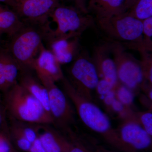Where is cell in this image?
<instances>
[{"instance_id": "obj_2", "label": "cell", "mask_w": 152, "mask_h": 152, "mask_svg": "<svg viewBox=\"0 0 152 152\" xmlns=\"http://www.w3.org/2000/svg\"><path fill=\"white\" fill-rule=\"evenodd\" d=\"M55 23V29L43 30L44 41L48 43L60 39L80 37L83 33L95 26L91 15L83 13L73 6L60 4L50 14L49 19Z\"/></svg>"}, {"instance_id": "obj_17", "label": "cell", "mask_w": 152, "mask_h": 152, "mask_svg": "<svg viewBox=\"0 0 152 152\" xmlns=\"http://www.w3.org/2000/svg\"><path fill=\"white\" fill-rule=\"evenodd\" d=\"M24 25L12 9L0 4V34H6L11 38Z\"/></svg>"}, {"instance_id": "obj_12", "label": "cell", "mask_w": 152, "mask_h": 152, "mask_svg": "<svg viewBox=\"0 0 152 152\" xmlns=\"http://www.w3.org/2000/svg\"><path fill=\"white\" fill-rule=\"evenodd\" d=\"M33 70L37 77L46 78L56 83L61 81L65 77L61 65L44 45L34 61Z\"/></svg>"}, {"instance_id": "obj_30", "label": "cell", "mask_w": 152, "mask_h": 152, "mask_svg": "<svg viewBox=\"0 0 152 152\" xmlns=\"http://www.w3.org/2000/svg\"><path fill=\"white\" fill-rule=\"evenodd\" d=\"M28 152H47L44 148L39 138L32 144Z\"/></svg>"}, {"instance_id": "obj_15", "label": "cell", "mask_w": 152, "mask_h": 152, "mask_svg": "<svg viewBox=\"0 0 152 152\" xmlns=\"http://www.w3.org/2000/svg\"><path fill=\"white\" fill-rule=\"evenodd\" d=\"M33 72L34 71L30 70L21 71L18 83L35 98L51 115L48 91L36 74L35 75Z\"/></svg>"}, {"instance_id": "obj_24", "label": "cell", "mask_w": 152, "mask_h": 152, "mask_svg": "<svg viewBox=\"0 0 152 152\" xmlns=\"http://www.w3.org/2000/svg\"><path fill=\"white\" fill-rule=\"evenodd\" d=\"M140 55V61L142 72L146 81L152 85V54L149 52H139Z\"/></svg>"}, {"instance_id": "obj_7", "label": "cell", "mask_w": 152, "mask_h": 152, "mask_svg": "<svg viewBox=\"0 0 152 152\" xmlns=\"http://www.w3.org/2000/svg\"><path fill=\"white\" fill-rule=\"evenodd\" d=\"M68 80L79 94L93 101V94L100 78L91 58L81 51L68 70Z\"/></svg>"}, {"instance_id": "obj_20", "label": "cell", "mask_w": 152, "mask_h": 152, "mask_svg": "<svg viewBox=\"0 0 152 152\" xmlns=\"http://www.w3.org/2000/svg\"><path fill=\"white\" fill-rule=\"evenodd\" d=\"M143 25L142 39L139 44H124L127 48L138 52L145 51H152V17L142 21Z\"/></svg>"}, {"instance_id": "obj_21", "label": "cell", "mask_w": 152, "mask_h": 152, "mask_svg": "<svg viewBox=\"0 0 152 152\" xmlns=\"http://www.w3.org/2000/svg\"><path fill=\"white\" fill-rule=\"evenodd\" d=\"M132 16L143 21L152 17V0H136L127 11Z\"/></svg>"}, {"instance_id": "obj_32", "label": "cell", "mask_w": 152, "mask_h": 152, "mask_svg": "<svg viewBox=\"0 0 152 152\" xmlns=\"http://www.w3.org/2000/svg\"><path fill=\"white\" fill-rule=\"evenodd\" d=\"M136 0H125V4L127 11L132 7Z\"/></svg>"}, {"instance_id": "obj_27", "label": "cell", "mask_w": 152, "mask_h": 152, "mask_svg": "<svg viewBox=\"0 0 152 152\" xmlns=\"http://www.w3.org/2000/svg\"><path fill=\"white\" fill-rule=\"evenodd\" d=\"M15 150L8 133H0V152H14Z\"/></svg>"}, {"instance_id": "obj_16", "label": "cell", "mask_w": 152, "mask_h": 152, "mask_svg": "<svg viewBox=\"0 0 152 152\" xmlns=\"http://www.w3.org/2000/svg\"><path fill=\"white\" fill-rule=\"evenodd\" d=\"M89 13L92 12L95 20L110 18L127 12L125 0H90Z\"/></svg>"}, {"instance_id": "obj_4", "label": "cell", "mask_w": 152, "mask_h": 152, "mask_svg": "<svg viewBox=\"0 0 152 152\" xmlns=\"http://www.w3.org/2000/svg\"><path fill=\"white\" fill-rule=\"evenodd\" d=\"M41 28L25 24L11 37L7 50L22 70H33V64L44 45Z\"/></svg>"}, {"instance_id": "obj_37", "label": "cell", "mask_w": 152, "mask_h": 152, "mask_svg": "<svg viewBox=\"0 0 152 152\" xmlns=\"http://www.w3.org/2000/svg\"><path fill=\"white\" fill-rule=\"evenodd\" d=\"M14 152H16V149L15 150V151H14Z\"/></svg>"}, {"instance_id": "obj_9", "label": "cell", "mask_w": 152, "mask_h": 152, "mask_svg": "<svg viewBox=\"0 0 152 152\" xmlns=\"http://www.w3.org/2000/svg\"><path fill=\"white\" fill-rule=\"evenodd\" d=\"M61 0H23L13 10L25 24L42 28L46 24L50 14Z\"/></svg>"}, {"instance_id": "obj_19", "label": "cell", "mask_w": 152, "mask_h": 152, "mask_svg": "<svg viewBox=\"0 0 152 152\" xmlns=\"http://www.w3.org/2000/svg\"><path fill=\"white\" fill-rule=\"evenodd\" d=\"M8 128L12 129L24 136L31 143L38 139L39 124L26 122L7 118Z\"/></svg>"}, {"instance_id": "obj_36", "label": "cell", "mask_w": 152, "mask_h": 152, "mask_svg": "<svg viewBox=\"0 0 152 152\" xmlns=\"http://www.w3.org/2000/svg\"><path fill=\"white\" fill-rule=\"evenodd\" d=\"M16 152H23L21 151H18V150H16Z\"/></svg>"}, {"instance_id": "obj_29", "label": "cell", "mask_w": 152, "mask_h": 152, "mask_svg": "<svg viewBox=\"0 0 152 152\" xmlns=\"http://www.w3.org/2000/svg\"><path fill=\"white\" fill-rule=\"evenodd\" d=\"M90 0H72L73 7L83 13L90 14L88 10V6Z\"/></svg>"}, {"instance_id": "obj_28", "label": "cell", "mask_w": 152, "mask_h": 152, "mask_svg": "<svg viewBox=\"0 0 152 152\" xmlns=\"http://www.w3.org/2000/svg\"><path fill=\"white\" fill-rule=\"evenodd\" d=\"M114 87L110 83L104 79H100L95 91L98 94L104 96L114 89Z\"/></svg>"}, {"instance_id": "obj_1", "label": "cell", "mask_w": 152, "mask_h": 152, "mask_svg": "<svg viewBox=\"0 0 152 152\" xmlns=\"http://www.w3.org/2000/svg\"><path fill=\"white\" fill-rule=\"evenodd\" d=\"M63 91L73 105L82 123L91 130L99 134L110 145L122 152H132L119 137L108 116L93 101L82 96L73 88L65 77L61 81Z\"/></svg>"}, {"instance_id": "obj_11", "label": "cell", "mask_w": 152, "mask_h": 152, "mask_svg": "<svg viewBox=\"0 0 152 152\" xmlns=\"http://www.w3.org/2000/svg\"><path fill=\"white\" fill-rule=\"evenodd\" d=\"M110 42L95 47L91 58L100 79H104L114 87L118 83L115 62L111 57Z\"/></svg>"}, {"instance_id": "obj_13", "label": "cell", "mask_w": 152, "mask_h": 152, "mask_svg": "<svg viewBox=\"0 0 152 152\" xmlns=\"http://www.w3.org/2000/svg\"><path fill=\"white\" fill-rule=\"evenodd\" d=\"M21 69L7 49H0V93L4 94L18 83Z\"/></svg>"}, {"instance_id": "obj_39", "label": "cell", "mask_w": 152, "mask_h": 152, "mask_svg": "<svg viewBox=\"0 0 152 152\" xmlns=\"http://www.w3.org/2000/svg\"></svg>"}, {"instance_id": "obj_35", "label": "cell", "mask_w": 152, "mask_h": 152, "mask_svg": "<svg viewBox=\"0 0 152 152\" xmlns=\"http://www.w3.org/2000/svg\"><path fill=\"white\" fill-rule=\"evenodd\" d=\"M96 152H101L100 151V150H99V149L98 148L97 150H96Z\"/></svg>"}, {"instance_id": "obj_26", "label": "cell", "mask_w": 152, "mask_h": 152, "mask_svg": "<svg viewBox=\"0 0 152 152\" xmlns=\"http://www.w3.org/2000/svg\"><path fill=\"white\" fill-rule=\"evenodd\" d=\"M8 133V123L2 94L0 93V133Z\"/></svg>"}, {"instance_id": "obj_25", "label": "cell", "mask_w": 152, "mask_h": 152, "mask_svg": "<svg viewBox=\"0 0 152 152\" xmlns=\"http://www.w3.org/2000/svg\"><path fill=\"white\" fill-rule=\"evenodd\" d=\"M133 119L140 125L149 134L152 136V109L146 111L134 112Z\"/></svg>"}, {"instance_id": "obj_3", "label": "cell", "mask_w": 152, "mask_h": 152, "mask_svg": "<svg viewBox=\"0 0 152 152\" xmlns=\"http://www.w3.org/2000/svg\"><path fill=\"white\" fill-rule=\"evenodd\" d=\"M2 97L7 118L33 124L53 125L51 115L18 83L2 94Z\"/></svg>"}, {"instance_id": "obj_14", "label": "cell", "mask_w": 152, "mask_h": 152, "mask_svg": "<svg viewBox=\"0 0 152 152\" xmlns=\"http://www.w3.org/2000/svg\"><path fill=\"white\" fill-rule=\"evenodd\" d=\"M79 37L57 40L48 43V48L53 53L60 64H69L75 59L81 52Z\"/></svg>"}, {"instance_id": "obj_22", "label": "cell", "mask_w": 152, "mask_h": 152, "mask_svg": "<svg viewBox=\"0 0 152 152\" xmlns=\"http://www.w3.org/2000/svg\"><path fill=\"white\" fill-rule=\"evenodd\" d=\"M68 134L70 136V140L66 138L61 133L59 134V142L63 152H90L80 142L77 140L72 131Z\"/></svg>"}, {"instance_id": "obj_33", "label": "cell", "mask_w": 152, "mask_h": 152, "mask_svg": "<svg viewBox=\"0 0 152 152\" xmlns=\"http://www.w3.org/2000/svg\"><path fill=\"white\" fill-rule=\"evenodd\" d=\"M99 150H100L101 152H110L107 151V150L104 149L103 148H99Z\"/></svg>"}, {"instance_id": "obj_38", "label": "cell", "mask_w": 152, "mask_h": 152, "mask_svg": "<svg viewBox=\"0 0 152 152\" xmlns=\"http://www.w3.org/2000/svg\"><path fill=\"white\" fill-rule=\"evenodd\" d=\"M1 49V48H0V49Z\"/></svg>"}, {"instance_id": "obj_5", "label": "cell", "mask_w": 152, "mask_h": 152, "mask_svg": "<svg viewBox=\"0 0 152 152\" xmlns=\"http://www.w3.org/2000/svg\"><path fill=\"white\" fill-rule=\"evenodd\" d=\"M110 45L119 82L134 94L142 89L148 83L144 78L140 61L128 53L121 43L113 41Z\"/></svg>"}, {"instance_id": "obj_23", "label": "cell", "mask_w": 152, "mask_h": 152, "mask_svg": "<svg viewBox=\"0 0 152 152\" xmlns=\"http://www.w3.org/2000/svg\"><path fill=\"white\" fill-rule=\"evenodd\" d=\"M114 91L116 99L124 105L131 108L134 104V93L119 82Z\"/></svg>"}, {"instance_id": "obj_18", "label": "cell", "mask_w": 152, "mask_h": 152, "mask_svg": "<svg viewBox=\"0 0 152 152\" xmlns=\"http://www.w3.org/2000/svg\"><path fill=\"white\" fill-rule=\"evenodd\" d=\"M49 124L39 125L38 138L47 152H63L58 139V131Z\"/></svg>"}, {"instance_id": "obj_34", "label": "cell", "mask_w": 152, "mask_h": 152, "mask_svg": "<svg viewBox=\"0 0 152 152\" xmlns=\"http://www.w3.org/2000/svg\"><path fill=\"white\" fill-rule=\"evenodd\" d=\"M23 1V0H15L16 2V4L19 1Z\"/></svg>"}, {"instance_id": "obj_31", "label": "cell", "mask_w": 152, "mask_h": 152, "mask_svg": "<svg viewBox=\"0 0 152 152\" xmlns=\"http://www.w3.org/2000/svg\"><path fill=\"white\" fill-rule=\"evenodd\" d=\"M4 4L6 6L10 7L11 8L13 9L15 6L16 2L15 0H0V4Z\"/></svg>"}, {"instance_id": "obj_8", "label": "cell", "mask_w": 152, "mask_h": 152, "mask_svg": "<svg viewBox=\"0 0 152 152\" xmlns=\"http://www.w3.org/2000/svg\"><path fill=\"white\" fill-rule=\"evenodd\" d=\"M46 87L49 96V107L56 127L68 133L75 121L76 112L69 99L56 83L42 77H37Z\"/></svg>"}, {"instance_id": "obj_10", "label": "cell", "mask_w": 152, "mask_h": 152, "mask_svg": "<svg viewBox=\"0 0 152 152\" xmlns=\"http://www.w3.org/2000/svg\"><path fill=\"white\" fill-rule=\"evenodd\" d=\"M116 130L121 141L132 152L146 151L151 148L152 136L134 120H124Z\"/></svg>"}, {"instance_id": "obj_6", "label": "cell", "mask_w": 152, "mask_h": 152, "mask_svg": "<svg viewBox=\"0 0 152 152\" xmlns=\"http://www.w3.org/2000/svg\"><path fill=\"white\" fill-rule=\"evenodd\" d=\"M96 22L107 36L122 44H139L142 39V21L128 12Z\"/></svg>"}]
</instances>
